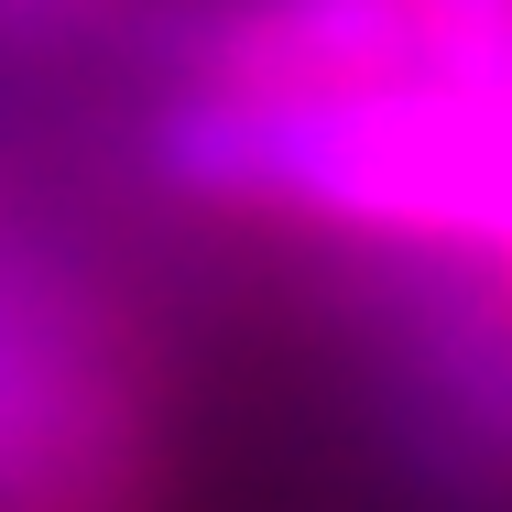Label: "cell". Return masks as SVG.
<instances>
[{
	"label": "cell",
	"mask_w": 512,
	"mask_h": 512,
	"mask_svg": "<svg viewBox=\"0 0 512 512\" xmlns=\"http://www.w3.org/2000/svg\"><path fill=\"white\" fill-rule=\"evenodd\" d=\"M109 22H131V0H0V66H33V55H66Z\"/></svg>",
	"instance_id": "cell-2"
},
{
	"label": "cell",
	"mask_w": 512,
	"mask_h": 512,
	"mask_svg": "<svg viewBox=\"0 0 512 512\" xmlns=\"http://www.w3.org/2000/svg\"><path fill=\"white\" fill-rule=\"evenodd\" d=\"M175 404L131 273L0 164V512H164Z\"/></svg>",
	"instance_id": "cell-1"
}]
</instances>
